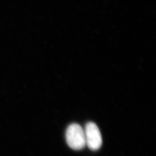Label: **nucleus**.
Instances as JSON below:
<instances>
[{"label": "nucleus", "mask_w": 156, "mask_h": 156, "mask_svg": "<svg viewBox=\"0 0 156 156\" xmlns=\"http://www.w3.org/2000/svg\"><path fill=\"white\" fill-rule=\"evenodd\" d=\"M66 138L67 144L73 150H81L86 146L84 129L76 123L71 124L68 127Z\"/></svg>", "instance_id": "1"}, {"label": "nucleus", "mask_w": 156, "mask_h": 156, "mask_svg": "<svg viewBox=\"0 0 156 156\" xmlns=\"http://www.w3.org/2000/svg\"><path fill=\"white\" fill-rule=\"evenodd\" d=\"M84 131L86 146L91 151L98 150L102 146V140L98 126L93 122H89L86 124Z\"/></svg>", "instance_id": "2"}]
</instances>
